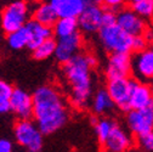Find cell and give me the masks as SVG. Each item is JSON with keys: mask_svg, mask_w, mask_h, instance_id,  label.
Here are the masks:
<instances>
[{"mask_svg": "<svg viewBox=\"0 0 153 152\" xmlns=\"http://www.w3.org/2000/svg\"><path fill=\"white\" fill-rule=\"evenodd\" d=\"M134 80L135 79H131L130 77H124V78L108 79V83H107L106 90L113 105H117L122 111H125V112L130 110L129 96H130V91H131Z\"/></svg>", "mask_w": 153, "mask_h": 152, "instance_id": "cell-6", "label": "cell"}, {"mask_svg": "<svg viewBox=\"0 0 153 152\" xmlns=\"http://www.w3.org/2000/svg\"><path fill=\"white\" fill-rule=\"evenodd\" d=\"M148 42L147 39L142 35H136V37H132V40H131V52H140L147 49L148 46Z\"/></svg>", "mask_w": 153, "mask_h": 152, "instance_id": "cell-26", "label": "cell"}, {"mask_svg": "<svg viewBox=\"0 0 153 152\" xmlns=\"http://www.w3.org/2000/svg\"><path fill=\"white\" fill-rule=\"evenodd\" d=\"M113 107V102L106 89H100L96 91L92 100V111L95 115H103Z\"/></svg>", "mask_w": 153, "mask_h": 152, "instance_id": "cell-20", "label": "cell"}, {"mask_svg": "<svg viewBox=\"0 0 153 152\" xmlns=\"http://www.w3.org/2000/svg\"><path fill=\"white\" fill-rule=\"evenodd\" d=\"M136 140L141 148H143L148 152L153 150V131H148V133H145V134L137 135Z\"/></svg>", "mask_w": 153, "mask_h": 152, "instance_id": "cell-25", "label": "cell"}, {"mask_svg": "<svg viewBox=\"0 0 153 152\" xmlns=\"http://www.w3.org/2000/svg\"><path fill=\"white\" fill-rule=\"evenodd\" d=\"M92 4H96V5H102V0H91Z\"/></svg>", "mask_w": 153, "mask_h": 152, "instance_id": "cell-33", "label": "cell"}, {"mask_svg": "<svg viewBox=\"0 0 153 152\" xmlns=\"http://www.w3.org/2000/svg\"><path fill=\"white\" fill-rule=\"evenodd\" d=\"M32 117L43 135L57 131L68 121L67 105L60 91L53 86L43 85L36 89L32 95Z\"/></svg>", "mask_w": 153, "mask_h": 152, "instance_id": "cell-1", "label": "cell"}, {"mask_svg": "<svg viewBox=\"0 0 153 152\" xmlns=\"http://www.w3.org/2000/svg\"><path fill=\"white\" fill-rule=\"evenodd\" d=\"M55 49H56V40L53 39V38H49V39L44 40L40 45H38L33 51V56L35 60H45L48 57H50V56L53 55L55 52Z\"/></svg>", "mask_w": 153, "mask_h": 152, "instance_id": "cell-22", "label": "cell"}, {"mask_svg": "<svg viewBox=\"0 0 153 152\" xmlns=\"http://www.w3.org/2000/svg\"><path fill=\"white\" fill-rule=\"evenodd\" d=\"M59 17L76 18L85 6L92 4L91 0H50L49 3Z\"/></svg>", "mask_w": 153, "mask_h": 152, "instance_id": "cell-16", "label": "cell"}, {"mask_svg": "<svg viewBox=\"0 0 153 152\" xmlns=\"http://www.w3.org/2000/svg\"><path fill=\"white\" fill-rule=\"evenodd\" d=\"M131 55L129 52H113L109 56L106 75L107 79L130 77Z\"/></svg>", "mask_w": 153, "mask_h": 152, "instance_id": "cell-11", "label": "cell"}, {"mask_svg": "<svg viewBox=\"0 0 153 152\" xmlns=\"http://www.w3.org/2000/svg\"><path fill=\"white\" fill-rule=\"evenodd\" d=\"M10 111V102L9 99H0V115L7 113Z\"/></svg>", "mask_w": 153, "mask_h": 152, "instance_id": "cell-31", "label": "cell"}, {"mask_svg": "<svg viewBox=\"0 0 153 152\" xmlns=\"http://www.w3.org/2000/svg\"><path fill=\"white\" fill-rule=\"evenodd\" d=\"M140 0H125V3H128L130 6L132 5V4H135V3H139Z\"/></svg>", "mask_w": 153, "mask_h": 152, "instance_id": "cell-32", "label": "cell"}, {"mask_svg": "<svg viewBox=\"0 0 153 152\" xmlns=\"http://www.w3.org/2000/svg\"><path fill=\"white\" fill-rule=\"evenodd\" d=\"M13 133L21 146L34 152L40 151L43 146V133L30 119H20L15 124Z\"/></svg>", "mask_w": 153, "mask_h": 152, "instance_id": "cell-4", "label": "cell"}, {"mask_svg": "<svg viewBox=\"0 0 153 152\" xmlns=\"http://www.w3.org/2000/svg\"><path fill=\"white\" fill-rule=\"evenodd\" d=\"M116 23L129 35H142L148 28L146 20L136 15L131 9H120L117 13Z\"/></svg>", "mask_w": 153, "mask_h": 152, "instance_id": "cell-10", "label": "cell"}, {"mask_svg": "<svg viewBox=\"0 0 153 152\" xmlns=\"http://www.w3.org/2000/svg\"><path fill=\"white\" fill-rule=\"evenodd\" d=\"M57 18L59 16L56 15L55 10L49 3L39 4L33 12V20L46 27H52L53 23L57 21Z\"/></svg>", "mask_w": 153, "mask_h": 152, "instance_id": "cell-18", "label": "cell"}, {"mask_svg": "<svg viewBox=\"0 0 153 152\" xmlns=\"http://www.w3.org/2000/svg\"><path fill=\"white\" fill-rule=\"evenodd\" d=\"M103 9L101 5L89 4L84 7V10L76 17L78 28H80L85 33H95L101 28V18H102Z\"/></svg>", "mask_w": 153, "mask_h": 152, "instance_id": "cell-12", "label": "cell"}, {"mask_svg": "<svg viewBox=\"0 0 153 152\" xmlns=\"http://www.w3.org/2000/svg\"><path fill=\"white\" fill-rule=\"evenodd\" d=\"M27 152H34V151H30V150H27Z\"/></svg>", "mask_w": 153, "mask_h": 152, "instance_id": "cell-35", "label": "cell"}, {"mask_svg": "<svg viewBox=\"0 0 153 152\" xmlns=\"http://www.w3.org/2000/svg\"><path fill=\"white\" fill-rule=\"evenodd\" d=\"M117 20V13L116 11H112V10H105L102 12V18H101V27L102 26H112L116 23Z\"/></svg>", "mask_w": 153, "mask_h": 152, "instance_id": "cell-27", "label": "cell"}, {"mask_svg": "<svg viewBox=\"0 0 153 152\" xmlns=\"http://www.w3.org/2000/svg\"><path fill=\"white\" fill-rule=\"evenodd\" d=\"M26 28L29 32V42H28V48L30 50H34L38 45H40L44 40L49 39L52 37V29L51 27L43 26L38 23L34 20H29L26 22Z\"/></svg>", "mask_w": 153, "mask_h": 152, "instance_id": "cell-17", "label": "cell"}, {"mask_svg": "<svg viewBox=\"0 0 153 152\" xmlns=\"http://www.w3.org/2000/svg\"><path fill=\"white\" fill-rule=\"evenodd\" d=\"M28 4L26 1H15L7 5L1 12V28L9 34L21 28L28 21Z\"/></svg>", "mask_w": 153, "mask_h": 152, "instance_id": "cell-5", "label": "cell"}, {"mask_svg": "<svg viewBox=\"0 0 153 152\" xmlns=\"http://www.w3.org/2000/svg\"><path fill=\"white\" fill-rule=\"evenodd\" d=\"M151 106H153V94L151 85L148 83L134 80L129 96L130 110H142Z\"/></svg>", "mask_w": 153, "mask_h": 152, "instance_id": "cell-13", "label": "cell"}, {"mask_svg": "<svg viewBox=\"0 0 153 152\" xmlns=\"http://www.w3.org/2000/svg\"><path fill=\"white\" fill-rule=\"evenodd\" d=\"M13 88L5 80H0V99H9Z\"/></svg>", "mask_w": 153, "mask_h": 152, "instance_id": "cell-29", "label": "cell"}, {"mask_svg": "<svg viewBox=\"0 0 153 152\" xmlns=\"http://www.w3.org/2000/svg\"><path fill=\"white\" fill-rule=\"evenodd\" d=\"M114 125H116V123L111 119H107V118L97 121V123L95 124V130H96V135H97L100 144H102L106 140V138L108 136V134L111 133V130Z\"/></svg>", "mask_w": 153, "mask_h": 152, "instance_id": "cell-24", "label": "cell"}, {"mask_svg": "<svg viewBox=\"0 0 153 152\" xmlns=\"http://www.w3.org/2000/svg\"><path fill=\"white\" fill-rule=\"evenodd\" d=\"M63 74L71 86L69 102L76 110H84L88 107L91 92V65L86 54H76L62 66Z\"/></svg>", "mask_w": 153, "mask_h": 152, "instance_id": "cell-2", "label": "cell"}, {"mask_svg": "<svg viewBox=\"0 0 153 152\" xmlns=\"http://www.w3.org/2000/svg\"><path fill=\"white\" fill-rule=\"evenodd\" d=\"M97 121H99V119H97L96 117H95V116H92V117H91V123H92L94 125H95V124H96V123H97Z\"/></svg>", "mask_w": 153, "mask_h": 152, "instance_id": "cell-34", "label": "cell"}, {"mask_svg": "<svg viewBox=\"0 0 153 152\" xmlns=\"http://www.w3.org/2000/svg\"><path fill=\"white\" fill-rule=\"evenodd\" d=\"M82 45H83V37L80 33L75 32L68 37L59 38V40H56V49L53 55L56 56L57 61L63 65L68 60H71L73 56L79 54Z\"/></svg>", "mask_w": 153, "mask_h": 152, "instance_id": "cell-9", "label": "cell"}, {"mask_svg": "<svg viewBox=\"0 0 153 152\" xmlns=\"http://www.w3.org/2000/svg\"><path fill=\"white\" fill-rule=\"evenodd\" d=\"M10 111H12L20 119H29L32 117V95L22 89H13L10 98Z\"/></svg>", "mask_w": 153, "mask_h": 152, "instance_id": "cell-14", "label": "cell"}, {"mask_svg": "<svg viewBox=\"0 0 153 152\" xmlns=\"http://www.w3.org/2000/svg\"><path fill=\"white\" fill-rule=\"evenodd\" d=\"M126 123L134 135H141L153 129V106L142 110H129Z\"/></svg>", "mask_w": 153, "mask_h": 152, "instance_id": "cell-8", "label": "cell"}, {"mask_svg": "<svg viewBox=\"0 0 153 152\" xmlns=\"http://www.w3.org/2000/svg\"><path fill=\"white\" fill-rule=\"evenodd\" d=\"M102 5H103L107 10L119 11L120 9L124 7L125 0H102Z\"/></svg>", "mask_w": 153, "mask_h": 152, "instance_id": "cell-28", "label": "cell"}, {"mask_svg": "<svg viewBox=\"0 0 153 152\" xmlns=\"http://www.w3.org/2000/svg\"><path fill=\"white\" fill-rule=\"evenodd\" d=\"M99 37L103 48L113 52H131L132 37L125 33L117 23L112 26H102L99 29Z\"/></svg>", "mask_w": 153, "mask_h": 152, "instance_id": "cell-3", "label": "cell"}, {"mask_svg": "<svg viewBox=\"0 0 153 152\" xmlns=\"http://www.w3.org/2000/svg\"><path fill=\"white\" fill-rule=\"evenodd\" d=\"M12 142L7 139H0V152H12Z\"/></svg>", "mask_w": 153, "mask_h": 152, "instance_id": "cell-30", "label": "cell"}, {"mask_svg": "<svg viewBox=\"0 0 153 152\" xmlns=\"http://www.w3.org/2000/svg\"><path fill=\"white\" fill-rule=\"evenodd\" d=\"M101 146L107 152H125L131 148L132 139L126 131H124L120 127L116 124L112 128L106 140L101 144Z\"/></svg>", "mask_w": 153, "mask_h": 152, "instance_id": "cell-15", "label": "cell"}, {"mask_svg": "<svg viewBox=\"0 0 153 152\" xmlns=\"http://www.w3.org/2000/svg\"><path fill=\"white\" fill-rule=\"evenodd\" d=\"M134 79L137 82L147 83L153 77V51L146 49L140 52H135L131 56V72Z\"/></svg>", "mask_w": 153, "mask_h": 152, "instance_id": "cell-7", "label": "cell"}, {"mask_svg": "<svg viewBox=\"0 0 153 152\" xmlns=\"http://www.w3.org/2000/svg\"><path fill=\"white\" fill-rule=\"evenodd\" d=\"M130 9L143 20H147L153 15V0H140L139 3L132 4Z\"/></svg>", "mask_w": 153, "mask_h": 152, "instance_id": "cell-23", "label": "cell"}, {"mask_svg": "<svg viewBox=\"0 0 153 152\" xmlns=\"http://www.w3.org/2000/svg\"><path fill=\"white\" fill-rule=\"evenodd\" d=\"M29 42V32L26 26L18 28L7 34V44L13 50H20L28 45Z\"/></svg>", "mask_w": 153, "mask_h": 152, "instance_id": "cell-21", "label": "cell"}, {"mask_svg": "<svg viewBox=\"0 0 153 152\" xmlns=\"http://www.w3.org/2000/svg\"><path fill=\"white\" fill-rule=\"evenodd\" d=\"M52 34H55L57 38L68 37L75 32H78V22L76 18L72 17H59L57 21L51 27Z\"/></svg>", "mask_w": 153, "mask_h": 152, "instance_id": "cell-19", "label": "cell"}]
</instances>
